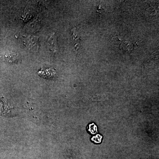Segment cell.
<instances>
[{
    "instance_id": "5",
    "label": "cell",
    "mask_w": 159,
    "mask_h": 159,
    "mask_svg": "<svg viewBox=\"0 0 159 159\" xmlns=\"http://www.w3.org/2000/svg\"><path fill=\"white\" fill-rule=\"evenodd\" d=\"M102 11L103 10V8H102L101 6H99V7H98V10H97V11L99 12V13H101V11H102Z\"/></svg>"
},
{
    "instance_id": "1",
    "label": "cell",
    "mask_w": 159,
    "mask_h": 159,
    "mask_svg": "<svg viewBox=\"0 0 159 159\" xmlns=\"http://www.w3.org/2000/svg\"><path fill=\"white\" fill-rule=\"evenodd\" d=\"M48 48L51 51L55 52L57 51V42L55 33L52 32L51 33L50 37L48 41Z\"/></svg>"
},
{
    "instance_id": "3",
    "label": "cell",
    "mask_w": 159,
    "mask_h": 159,
    "mask_svg": "<svg viewBox=\"0 0 159 159\" xmlns=\"http://www.w3.org/2000/svg\"><path fill=\"white\" fill-rule=\"evenodd\" d=\"M88 130L90 132L91 134H94L97 133V127L96 124H94V123L92 124H89L88 129Z\"/></svg>"
},
{
    "instance_id": "4",
    "label": "cell",
    "mask_w": 159,
    "mask_h": 159,
    "mask_svg": "<svg viewBox=\"0 0 159 159\" xmlns=\"http://www.w3.org/2000/svg\"><path fill=\"white\" fill-rule=\"evenodd\" d=\"M102 136L98 134L96 135V136H94L91 139V140L93 142H95V143L99 144V143H101V142H102Z\"/></svg>"
},
{
    "instance_id": "2",
    "label": "cell",
    "mask_w": 159,
    "mask_h": 159,
    "mask_svg": "<svg viewBox=\"0 0 159 159\" xmlns=\"http://www.w3.org/2000/svg\"><path fill=\"white\" fill-rule=\"evenodd\" d=\"M38 74L41 77L49 79L55 77L56 72L53 69H48L39 71L38 72Z\"/></svg>"
}]
</instances>
